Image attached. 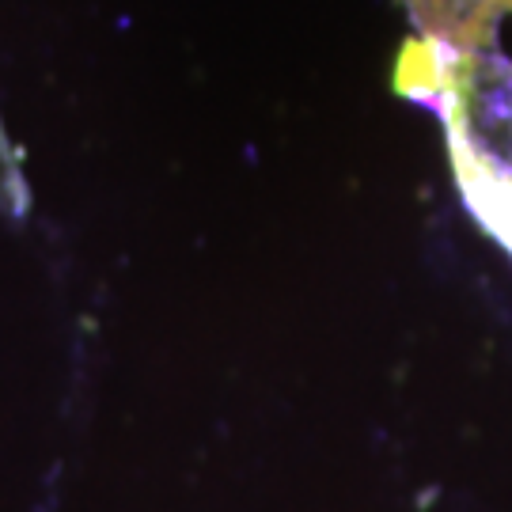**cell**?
I'll return each instance as SVG.
<instances>
[{
    "label": "cell",
    "instance_id": "obj_1",
    "mask_svg": "<svg viewBox=\"0 0 512 512\" xmlns=\"http://www.w3.org/2000/svg\"><path fill=\"white\" fill-rule=\"evenodd\" d=\"M444 110L459 183L482 224L512 251V69L459 65Z\"/></svg>",
    "mask_w": 512,
    "mask_h": 512
}]
</instances>
